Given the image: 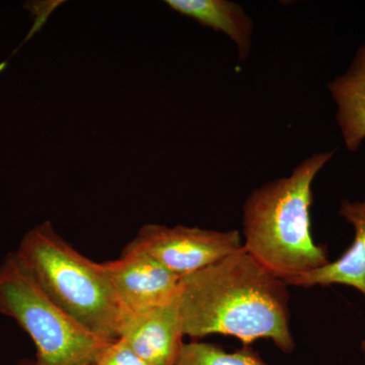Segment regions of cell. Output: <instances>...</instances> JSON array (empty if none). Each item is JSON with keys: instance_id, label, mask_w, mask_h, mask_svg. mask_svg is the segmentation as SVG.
<instances>
[{"instance_id": "4fadbf2b", "label": "cell", "mask_w": 365, "mask_h": 365, "mask_svg": "<svg viewBox=\"0 0 365 365\" xmlns=\"http://www.w3.org/2000/svg\"><path fill=\"white\" fill-rule=\"evenodd\" d=\"M14 365H41L38 364L36 360H34V361H21L19 362V364H14Z\"/></svg>"}, {"instance_id": "30bf717a", "label": "cell", "mask_w": 365, "mask_h": 365, "mask_svg": "<svg viewBox=\"0 0 365 365\" xmlns=\"http://www.w3.org/2000/svg\"><path fill=\"white\" fill-rule=\"evenodd\" d=\"M178 14L189 16L201 25L225 34L237 45L240 59L248 58L253 37V21L242 7L228 0H167Z\"/></svg>"}, {"instance_id": "7a4b0ae2", "label": "cell", "mask_w": 365, "mask_h": 365, "mask_svg": "<svg viewBox=\"0 0 365 365\" xmlns=\"http://www.w3.org/2000/svg\"><path fill=\"white\" fill-rule=\"evenodd\" d=\"M335 153L306 158L289 176L254 190L242 207L245 251L287 284L330 263L328 250L312 235V186Z\"/></svg>"}, {"instance_id": "5bb4252c", "label": "cell", "mask_w": 365, "mask_h": 365, "mask_svg": "<svg viewBox=\"0 0 365 365\" xmlns=\"http://www.w3.org/2000/svg\"><path fill=\"white\" fill-rule=\"evenodd\" d=\"M361 348H362V350H364V353L365 355V340L364 341V342H362Z\"/></svg>"}, {"instance_id": "6da1fadb", "label": "cell", "mask_w": 365, "mask_h": 365, "mask_svg": "<svg viewBox=\"0 0 365 365\" xmlns=\"http://www.w3.org/2000/svg\"><path fill=\"white\" fill-rule=\"evenodd\" d=\"M185 336L200 339L211 334L232 336L250 346L270 339L292 352L287 284L247 253L225 257L181 279Z\"/></svg>"}, {"instance_id": "277c9868", "label": "cell", "mask_w": 365, "mask_h": 365, "mask_svg": "<svg viewBox=\"0 0 365 365\" xmlns=\"http://www.w3.org/2000/svg\"><path fill=\"white\" fill-rule=\"evenodd\" d=\"M0 314L30 336L41 365H93L109 343L81 328L38 284L16 251L0 263Z\"/></svg>"}, {"instance_id": "ba28073f", "label": "cell", "mask_w": 365, "mask_h": 365, "mask_svg": "<svg viewBox=\"0 0 365 365\" xmlns=\"http://www.w3.org/2000/svg\"><path fill=\"white\" fill-rule=\"evenodd\" d=\"M339 215L354 227V240L344 254L333 263L294 278L287 285L309 288L314 285H347L365 297V200L341 202Z\"/></svg>"}, {"instance_id": "5b68a950", "label": "cell", "mask_w": 365, "mask_h": 365, "mask_svg": "<svg viewBox=\"0 0 365 365\" xmlns=\"http://www.w3.org/2000/svg\"><path fill=\"white\" fill-rule=\"evenodd\" d=\"M127 248L150 255L163 267L186 277L242 249L237 230L216 232L199 227L145 225Z\"/></svg>"}, {"instance_id": "52a82bcc", "label": "cell", "mask_w": 365, "mask_h": 365, "mask_svg": "<svg viewBox=\"0 0 365 365\" xmlns=\"http://www.w3.org/2000/svg\"><path fill=\"white\" fill-rule=\"evenodd\" d=\"M184 336L180 287L158 306L138 313L122 314L118 339L124 341L150 364L176 365Z\"/></svg>"}, {"instance_id": "9c48e42d", "label": "cell", "mask_w": 365, "mask_h": 365, "mask_svg": "<svg viewBox=\"0 0 365 365\" xmlns=\"http://www.w3.org/2000/svg\"><path fill=\"white\" fill-rule=\"evenodd\" d=\"M328 88L337 105L336 119L346 148L355 153L365 140V43L349 68Z\"/></svg>"}, {"instance_id": "7c38bea8", "label": "cell", "mask_w": 365, "mask_h": 365, "mask_svg": "<svg viewBox=\"0 0 365 365\" xmlns=\"http://www.w3.org/2000/svg\"><path fill=\"white\" fill-rule=\"evenodd\" d=\"M93 365H153L136 354L124 341L115 340L101 350Z\"/></svg>"}, {"instance_id": "8fae6325", "label": "cell", "mask_w": 365, "mask_h": 365, "mask_svg": "<svg viewBox=\"0 0 365 365\" xmlns=\"http://www.w3.org/2000/svg\"><path fill=\"white\" fill-rule=\"evenodd\" d=\"M176 365H267L250 346L227 352L210 343L193 342L182 345Z\"/></svg>"}, {"instance_id": "3957f363", "label": "cell", "mask_w": 365, "mask_h": 365, "mask_svg": "<svg viewBox=\"0 0 365 365\" xmlns=\"http://www.w3.org/2000/svg\"><path fill=\"white\" fill-rule=\"evenodd\" d=\"M38 284L81 328L106 343L119 338L121 309L102 264L78 253L45 222L16 251Z\"/></svg>"}, {"instance_id": "8992f818", "label": "cell", "mask_w": 365, "mask_h": 365, "mask_svg": "<svg viewBox=\"0 0 365 365\" xmlns=\"http://www.w3.org/2000/svg\"><path fill=\"white\" fill-rule=\"evenodd\" d=\"M102 264L122 314L145 311L169 299L182 278L139 250L125 248L117 260Z\"/></svg>"}]
</instances>
